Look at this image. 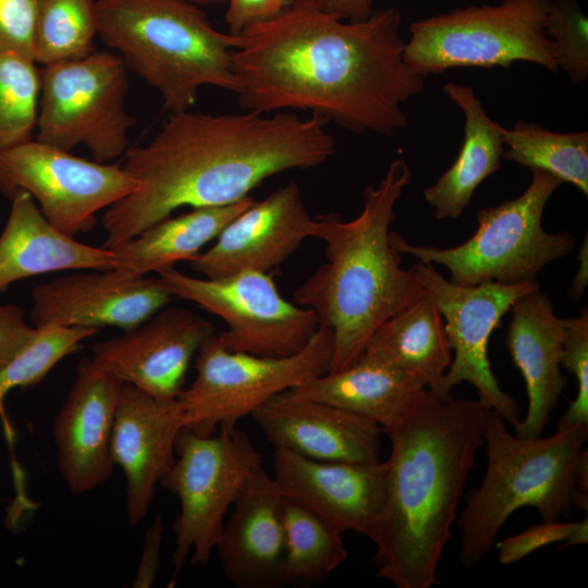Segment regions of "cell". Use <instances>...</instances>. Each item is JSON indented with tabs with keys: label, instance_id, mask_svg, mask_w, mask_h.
Returning a JSON list of instances; mask_svg holds the SVG:
<instances>
[{
	"label": "cell",
	"instance_id": "1",
	"mask_svg": "<svg viewBox=\"0 0 588 588\" xmlns=\"http://www.w3.org/2000/svg\"><path fill=\"white\" fill-rule=\"evenodd\" d=\"M396 8L359 22L319 0H294L274 19L237 36L233 71L243 110H303L357 134L391 137L407 123L402 105L425 88L404 59Z\"/></svg>",
	"mask_w": 588,
	"mask_h": 588
},
{
	"label": "cell",
	"instance_id": "2",
	"mask_svg": "<svg viewBox=\"0 0 588 588\" xmlns=\"http://www.w3.org/2000/svg\"><path fill=\"white\" fill-rule=\"evenodd\" d=\"M327 124L291 111L170 113L149 142L125 152L122 167L138 186L105 210L102 247L133 237L181 207L232 204L275 174L323 164L335 152Z\"/></svg>",
	"mask_w": 588,
	"mask_h": 588
},
{
	"label": "cell",
	"instance_id": "3",
	"mask_svg": "<svg viewBox=\"0 0 588 588\" xmlns=\"http://www.w3.org/2000/svg\"><path fill=\"white\" fill-rule=\"evenodd\" d=\"M486 408L478 400L425 389L383 432L391 443L387 499L373 543L377 577L397 588H430L456 510L483 445Z\"/></svg>",
	"mask_w": 588,
	"mask_h": 588
},
{
	"label": "cell",
	"instance_id": "4",
	"mask_svg": "<svg viewBox=\"0 0 588 588\" xmlns=\"http://www.w3.org/2000/svg\"><path fill=\"white\" fill-rule=\"evenodd\" d=\"M411 181L407 162L395 158L377 185L364 188L357 217H315L313 237L323 242L326 262L294 291V301L313 309L320 326L333 333L329 372L355 362L380 324L425 293L390 238L395 205Z\"/></svg>",
	"mask_w": 588,
	"mask_h": 588
},
{
	"label": "cell",
	"instance_id": "5",
	"mask_svg": "<svg viewBox=\"0 0 588 588\" xmlns=\"http://www.w3.org/2000/svg\"><path fill=\"white\" fill-rule=\"evenodd\" d=\"M97 33L170 113L191 109L211 86L237 93L238 38L217 29L188 0H96Z\"/></svg>",
	"mask_w": 588,
	"mask_h": 588
},
{
	"label": "cell",
	"instance_id": "6",
	"mask_svg": "<svg viewBox=\"0 0 588 588\" xmlns=\"http://www.w3.org/2000/svg\"><path fill=\"white\" fill-rule=\"evenodd\" d=\"M494 411L485 416L486 469L480 485L466 493L460 514L458 560L475 568L492 550L507 518L530 506L543 522L568 518L575 509L576 469L588 426L555 430L549 437L513 434Z\"/></svg>",
	"mask_w": 588,
	"mask_h": 588
},
{
	"label": "cell",
	"instance_id": "7",
	"mask_svg": "<svg viewBox=\"0 0 588 588\" xmlns=\"http://www.w3.org/2000/svg\"><path fill=\"white\" fill-rule=\"evenodd\" d=\"M530 172L523 194L477 212V229L464 243L445 248L414 245L391 231L392 246L419 262L443 266L449 280L458 285L535 282L546 266L575 252L576 237L543 229L546 205L563 183L548 172Z\"/></svg>",
	"mask_w": 588,
	"mask_h": 588
},
{
	"label": "cell",
	"instance_id": "8",
	"mask_svg": "<svg viewBox=\"0 0 588 588\" xmlns=\"http://www.w3.org/2000/svg\"><path fill=\"white\" fill-rule=\"evenodd\" d=\"M552 0H502L411 25L404 59L426 77L455 68H509L525 61L558 72L546 22Z\"/></svg>",
	"mask_w": 588,
	"mask_h": 588
},
{
	"label": "cell",
	"instance_id": "9",
	"mask_svg": "<svg viewBox=\"0 0 588 588\" xmlns=\"http://www.w3.org/2000/svg\"><path fill=\"white\" fill-rule=\"evenodd\" d=\"M262 463L249 436L236 425H222L210 436L180 431L175 460L159 482L180 501L170 586L188 555L193 565L209 563L229 507Z\"/></svg>",
	"mask_w": 588,
	"mask_h": 588
},
{
	"label": "cell",
	"instance_id": "10",
	"mask_svg": "<svg viewBox=\"0 0 588 588\" xmlns=\"http://www.w3.org/2000/svg\"><path fill=\"white\" fill-rule=\"evenodd\" d=\"M333 348V333L324 326L286 357L231 352L211 334L195 355L194 380L175 399L183 428L210 436L222 425H236L274 395L329 372Z\"/></svg>",
	"mask_w": 588,
	"mask_h": 588
},
{
	"label": "cell",
	"instance_id": "11",
	"mask_svg": "<svg viewBox=\"0 0 588 588\" xmlns=\"http://www.w3.org/2000/svg\"><path fill=\"white\" fill-rule=\"evenodd\" d=\"M127 72L108 51L44 65L36 139L68 151L84 146L99 162L125 155L136 123L125 109Z\"/></svg>",
	"mask_w": 588,
	"mask_h": 588
},
{
	"label": "cell",
	"instance_id": "12",
	"mask_svg": "<svg viewBox=\"0 0 588 588\" xmlns=\"http://www.w3.org/2000/svg\"><path fill=\"white\" fill-rule=\"evenodd\" d=\"M173 293L226 323L217 334L231 352L286 357L302 351L320 327L315 311L282 297L270 273L241 271L195 278L171 267L157 272Z\"/></svg>",
	"mask_w": 588,
	"mask_h": 588
},
{
	"label": "cell",
	"instance_id": "13",
	"mask_svg": "<svg viewBox=\"0 0 588 588\" xmlns=\"http://www.w3.org/2000/svg\"><path fill=\"white\" fill-rule=\"evenodd\" d=\"M412 269L442 315L452 351L451 364L436 395L448 397L454 387L467 382L475 387L477 400L486 409L497 412L514 427L522 419L520 408L492 371L489 341L515 299L539 287V283L486 281L465 286L444 278L431 264L418 261Z\"/></svg>",
	"mask_w": 588,
	"mask_h": 588
},
{
	"label": "cell",
	"instance_id": "14",
	"mask_svg": "<svg viewBox=\"0 0 588 588\" xmlns=\"http://www.w3.org/2000/svg\"><path fill=\"white\" fill-rule=\"evenodd\" d=\"M138 186L122 166L76 157L39 142L0 149V192L28 193L45 218L75 236L94 229L97 213Z\"/></svg>",
	"mask_w": 588,
	"mask_h": 588
},
{
	"label": "cell",
	"instance_id": "15",
	"mask_svg": "<svg viewBox=\"0 0 588 588\" xmlns=\"http://www.w3.org/2000/svg\"><path fill=\"white\" fill-rule=\"evenodd\" d=\"M272 478L279 491L329 522L342 534L377 536L383 514L388 463L329 462L273 448Z\"/></svg>",
	"mask_w": 588,
	"mask_h": 588
},
{
	"label": "cell",
	"instance_id": "16",
	"mask_svg": "<svg viewBox=\"0 0 588 588\" xmlns=\"http://www.w3.org/2000/svg\"><path fill=\"white\" fill-rule=\"evenodd\" d=\"M34 327L58 324L130 331L175 298L160 277L122 278L112 270L77 273L40 283L32 291Z\"/></svg>",
	"mask_w": 588,
	"mask_h": 588
},
{
	"label": "cell",
	"instance_id": "17",
	"mask_svg": "<svg viewBox=\"0 0 588 588\" xmlns=\"http://www.w3.org/2000/svg\"><path fill=\"white\" fill-rule=\"evenodd\" d=\"M215 327L183 308H162L122 335L96 343L93 360L123 383L161 400H175L201 343Z\"/></svg>",
	"mask_w": 588,
	"mask_h": 588
},
{
	"label": "cell",
	"instance_id": "18",
	"mask_svg": "<svg viewBox=\"0 0 588 588\" xmlns=\"http://www.w3.org/2000/svg\"><path fill=\"white\" fill-rule=\"evenodd\" d=\"M314 224L297 182L291 181L255 200L224 226L210 248L188 264L211 279L247 270L269 273L313 237Z\"/></svg>",
	"mask_w": 588,
	"mask_h": 588
},
{
	"label": "cell",
	"instance_id": "19",
	"mask_svg": "<svg viewBox=\"0 0 588 588\" xmlns=\"http://www.w3.org/2000/svg\"><path fill=\"white\" fill-rule=\"evenodd\" d=\"M123 382L84 357L56 416L53 441L59 471L76 494L105 483L113 470L110 442Z\"/></svg>",
	"mask_w": 588,
	"mask_h": 588
},
{
	"label": "cell",
	"instance_id": "20",
	"mask_svg": "<svg viewBox=\"0 0 588 588\" xmlns=\"http://www.w3.org/2000/svg\"><path fill=\"white\" fill-rule=\"evenodd\" d=\"M183 429L176 400L157 399L123 383L111 433L114 465L125 477V511L132 526L148 514L157 485L175 460Z\"/></svg>",
	"mask_w": 588,
	"mask_h": 588
},
{
	"label": "cell",
	"instance_id": "21",
	"mask_svg": "<svg viewBox=\"0 0 588 588\" xmlns=\"http://www.w3.org/2000/svg\"><path fill=\"white\" fill-rule=\"evenodd\" d=\"M273 448L329 462H379L382 428L333 405L283 391L250 415Z\"/></svg>",
	"mask_w": 588,
	"mask_h": 588
},
{
	"label": "cell",
	"instance_id": "22",
	"mask_svg": "<svg viewBox=\"0 0 588 588\" xmlns=\"http://www.w3.org/2000/svg\"><path fill=\"white\" fill-rule=\"evenodd\" d=\"M510 311L505 345L524 378L528 397L526 415L514 426L515 434L538 438L567 384L561 370L565 320L555 315L540 286L516 298Z\"/></svg>",
	"mask_w": 588,
	"mask_h": 588
},
{
	"label": "cell",
	"instance_id": "23",
	"mask_svg": "<svg viewBox=\"0 0 588 588\" xmlns=\"http://www.w3.org/2000/svg\"><path fill=\"white\" fill-rule=\"evenodd\" d=\"M233 506L216 547L225 578L238 588L284 586L281 492L264 466Z\"/></svg>",
	"mask_w": 588,
	"mask_h": 588
},
{
	"label": "cell",
	"instance_id": "24",
	"mask_svg": "<svg viewBox=\"0 0 588 588\" xmlns=\"http://www.w3.org/2000/svg\"><path fill=\"white\" fill-rule=\"evenodd\" d=\"M0 235V292L15 281L64 270H111L114 253L83 244L54 228L33 197L17 192Z\"/></svg>",
	"mask_w": 588,
	"mask_h": 588
},
{
	"label": "cell",
	"instance_id": "25",
	"mask_svg": "<svg viewBox=\"0 0 588 588\" xmlns=\"http://www.w3.org/2000/svg\"><path fill=\"white\" fill-rule=\"evenodd\" d=\"M425 389L417 377L363 353L346 368L314 377L287 391L369 419L384 431L403 418Z\"/></svg>",
	"mask_w": 588,
	"mask_h": 588
},
{
	"label": "cell",
	"instance_id": "26",
	"mask_svg": "<svg viewBox=\"0 0 588 588\" xmlns=\"http://www.w3.org/2000/svg\"><path fill=\"white\" fill-rule=\"evenodd\" d=\"M443 90L461 109L465 123L456 159L422 192L438 220L464 213L478 186L501 168L504 150V127L488 115L471 87L450 82Z\"/></svg>",
	"mask_w": 588,
	"mask_h": 588
},
{
	"label": "cell",
	"instance_id": "27",
	"mask_svg": "<svg viewBox=\"0 0 588 588\" xmlns=\"http://www.w3.org/2000/svg\"><path fill=\"white\" fill-rule=\"evenodd\" d=\"M254 201L247 196L232 204L192 208L159 220L109 248L117 259L111 270L122 278H137L157 273L181 260L188 261Z\"/></svg>",
	"mask_w": 588,
	"mask_h": 588
},
{
	"label": "cell",
	"instance_id": "28",
	"mask_svg": "<svg viewBox=\"0 0 588 588\" xmlns=\"http://www.w3.org/2000/svg\"><path fill=\"white\" fill-rule=\"evenodd\" d=\"M363 353L417 377L433 394L452 360L442 315L426 292L380 324Z\"/></svg>",
	"mask_w": 588,
	"mask_h": 588
},
{
	"label": "cell",
	"instance_id": "29",
	"mask_svg": "<svg viewBox=\"0 0 588 588\" xmlns=\"http://www.w3.org/2000/svg\"><path fill=\"white\" fill-rule=\"evenodd\" d=\"M281 504L284 585L323 580L348 556L343 534L291 497L281 493Z\"/></svg>",
	"mask_w": 588,
	"mask_h": 588
},
{
	"label": "cell",
	"instance_id": "30",
	"mask_svg": "<svg viewBox=\"0 0 588 588\" xmlns=\"http://www.w3.org/2000/svg\"><path fill=\"white\" fill-rule=\"evenodd\" d=\"M502 158L529 171L540 170L588 196V133H556L534 122L516 121L503 132Z\"/></svg>",
	"mask_w": 588,
	"mask_h": 588
},
{
	"label": "cell",
	"instance_id": "31",
	"mask_svg": "<svg viewBox=\"0 0 588 588\" xmlns=\"http://www.w3.org/2000/svg\"><path fill=\"white\" fill-rule=\"evenodd\" d=\"M34 3L37 64L79 59L96 51V0H34Z\"/></svg>",
	"mask_w": 588,
	"mask_h": 588
},
{
	"label": "cell",
	"instance_id": "32",
	"mask_svg": "<svg viewBox=\"0 0 588 588\" xmlns=\"http://www.w3.org/2000/svg\"><path fill=\"white\" fill-rule=\"evenodd\" d=\"M39 95L36 61L14 51L0 52V149L33 139Z\"/></svg>",
	"mask_w": 588,
	"mask_h": 588
},
{
	"label": "cell",
	"instance_id": "33",
	"mask_svg": "<svg viewBox=\"0 0 588 588\" xmlns=\"http://www.w3.org/2000/svg\"><path fill=\"white\" fill-rule=\"evenodd\" d=\"M98 329L49 324L37 328L35 335L0 369V416L5 420L4 400L15 388L39 383L81 343L98 333Z\"/></svg>",
	"mask_w": 588,
	"mask_h": 588
},
{
	"label": "cell",
	"instance_id": "34",
	"mask_svg": "<svg viewBox=\"0 0 588 588\" xmlns=\"http://www.w3.org/2000/svg\"><path fill=\"white\" fill-rule=\"evenodd\" d=\"M546 34L559 70L573 84L583 83L588 76V19L578 0H552Z\"/></svg>",
	"mask_w": 588,
	"mask_h": 588
},
{
	"label": "cell",
	"instance_id": "35",
	"mask_svg": "<svg viewBox=\"0 0 588 588\" xmlns=\"http://www.w3.org/2000/svg\"><path fill=\"white\" fill-rule=\"evenodd\" d=\"M565 320L561 367L575 377L577 393L556 422L555 430L588 426V310Z\"/></svg>",
	"mask_w": 588,
	"mask_h": 588
},
{
	"label": "cell",
	"instance_id": "36",
	"mask_svg": "<svg viewBox=\"0 0 588 588\" xmlns=\"http://www.w3.org/2000/svg\"><path fill=\"white\" fill-rule=\"evenodd\" d=\"M576 522H543L532 525L524 531L495 541L498 560L501 564L515 563L528 554L555 542H565L577 527Z\"/></svg>",
	"mask_w": 588,
	"mask_h": 588
},
{
	"label": "cell",
	"instance_id": "37",
	"mask_svg": "<svg viewBox=\"0 0 588 588\" xmlns=\"http://www.w3.org/2000/svg\"><path fill=\"white\" fill-rule=\"evenodd\" d=\"M34 0H0V52L14 51L34 59Z\"/></svg>",
	"mask_w": 588,
	"mask_h": 588
},
{
	"label": "cell",
	"instance_id": "38",
	"mask_svg": "<svg viewBox=\"0 0 588 588\" xmlns=\"http://www.w3.org/2000/svg\"><path fill=\"white\" fill-rule=\"evenodd\" d=\"M294 0H225V23L229 33L238 35L245 28L270 21Z\"/></svg>",
	"mask_w": 588,
	"mask_h": 588
},
{
	"label": "cell",
	"instance_id": "39",
	"mask_svg": "<svg viewBox=\"0 0 588 588\" xmlns=\"http://www.w3.org/2000/svg\"><path fill=\"white\" fill-rule=\"evenodd\" d=\"M36 327H30L22 308L16 305L0 304V369L35 335Z\"/></svg>",
	"mask_w": 588,
	"mask_h": 588
},
{
	"label": "cell",
	"instance_id": "40",
	"mask_svg": "<svg viewBox=\"0 0 588 588\" xmlns=\"http://www.w3.org/2000/svg\"><path fill=\"white\" fill-rule=\"evenodd\" d=\"M162 537L163 520L158 514L145 536L140 562L133 583L134 587L147 588L155 583L160 565L159 554Z\"/></svg>",
	"mask_w": 588,
	"mask_h": 588
},
{
	"label": "cell",
	"instance_id": "41",
	"mask_svg": "<svg viewBox=\"0 0 588 588\" xmlns=\"http://www.w3.org/2000/svg\"><path fill=\"white\" fill-rule=\"evenodd\" d=\"M375 0H319L323 11L345 21L366 20L375 11Z\"/></svg>",
	"mask_w": 588,
	"mask_h": 588
},
{
	"label": "cell",
	"instance_id": "42",
	"mask_svg": "<svg viewBox=\"0 0 588 588\" xmlns=\"http://www.w3.org/2000/svg\"><path fill=\"white\" fill-rule=\"evenodd\" d=\"M588 234H585V238L580 245L577 258L579 267L567 289V297L572 303H578L585 293L588 284Z\"/></svg>",
	"mask_w": 588,
	"mask_h": 588
},
{
	"label": "cell",
	"instance_id": "43",
	"mask_svg": "<svg viewBox=\"0 0 588 588\" xmlns=\"http://www.w3.org/2000/svg\"><path fill=\"white\" fill-rule=\"evenodd\" d=\"M576 503L575 509L583 510L587 513L588 509V453L585 448L578 461L576 469Z\"/></svg>",
	"mask_w": 588,
	"mask_h": 588
},
{
	"label": "cell",
	"instance_id": "44",
	"mask_svg": "<svg viewBox=\"0 0 588 588\" xmlns=\"http://www.w3.org/2000/svg\"><path fill=\"white\" fill-rule=\"evenodd\" d=\"M588 541V519L587 516L578 520L577 527L573 531L572 536L563 544L559 546L558 549H566L573 546L584 544Z\"/></svg>",
	"mask_w": 588,
	"mask_h": 588
},
{
	"label": "cell",
	"instance_id": "45",
	"mask_svg": "<svg viewBox=\"0 0 588 588\" xmlns=\"http://www.w3.org/2000/svg\"><path fill=\"white\" fill-rule=\"evenodd\" d=\"M195 4H198L200 7H207V5H218L225 3V0H188Z\"/></svg>",
	"mask_w": 588,
	"mask_h": 588
}]
</instances>
